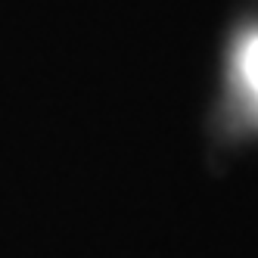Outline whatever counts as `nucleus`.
<instances>
[{
	"label": "nucleus",
	"instance_id": "f257e3e1",
	"mask_svg": "<svg viewBox=\"0 0 258 258\" xmlns=\"http://www.w3.org/2000/svg\"><path fill=\"white\" fill-rule=\"evenodd\" d=\"M239 66H243L246 84L258 94V38H252V41L243 47V59H239Z\"/></svg>",
	"mask_w": 258,
	"mask_h": 258
}]
</instances>
